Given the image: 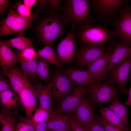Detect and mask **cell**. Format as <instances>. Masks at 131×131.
<instances>
[{"label":"cell","mask_w":131,"mask_h":131,"mask_svg":"<svg viewBox=\"0 0 131 131\" xmlns=\"http://www.w3.org/2000/svg\"><path fill=\"white\" fill-rule=\"evenodd\" d=\"M60 12L48 10L39 18L35 25L34 28L35 33L45 46L62 37L66 32L67 24Z\"/></svg>","instance_id":"cell-1"},{"label":"cell","mask_w":131,"mask_h":131,"mask_svg":"<svg viewBox=\"0 0 131 131\" xmlns=\"http://www.w3.org/2000/svg\"><path fill=\"white\" fill-rule=\"evenodd\" d=\"M90 7L89 0H66L60 11L63 13V18L66 24L78 29L91 23Z\"/></svg>","instance_id":"cell-2"},{"label":"cell","mask_w":131,"mask_h":131,"mask_svg":"<svg viewBox=\"0 0 131 131\" xmlns=\"http://www.w3.org/2000/svg\"><path fill=\"white\" fill-rule=\"evenodd\" d=\"M75 38L80 45L98 46L112 41L115 38L114 31L104 26L87 24L75 31Z\"/></svg>","instance_id":"cell-3"},{"label":"cell","mask_w":131,"mask_h":131,"mask_svg":"<svg viewBox=\"0 0 131 131\" xmlns=\"http://www.w3.org/2000/svg\"><path fill=\"white\" fill-rule=\"evenodd\" d=\"M6 17L0 22V36L16 34L23 35L25 31L29 28L32 23L43 11L35 12L30 17H24L14 10L11 5Z\"/></svg>","instance_id":"cell-4"},{"label":"cell","mask_w":131,"mask_h":131,"mask_svg":"<svg viewBox=\"0 0 131 131\" xmlns=\"http://www.w3.org/2000/svg\"><path fill=\"white\" fill-rule=\"evenodd\" d=\"M121 90L116 84L107 80L88 85L85 94L92 104L96 106L105 103H112L119 98Z\"/></svg>","instance_id":"cell-5"},{"label":"cell","mask_w":131,"mask_h":131,"mask_svg":"<svg viewBox=\"0 0 131 131\" xmlns=\"http://www.w3.org/2000/svg\"><path fill=\"white\" fill-rule=\"evenodd\" d=\"M51 76L53 85L52 102L57 104L80 85L68 77L62 66L58 67Z\"/></svg>","instance_id":"cell-6"},{"label":"cell","mask_w":131,"mask_h":131,"mask_svg":"<svg viewBox=\"0 0 131 131\" xmlns=\"http://www.w3.org/2000/svg\"><path fill=\"white\" fill-rule=\"evenodd\" d=\"M131 6L127 4L119 10V17L112 24L115 38L121 43L131 47Z\"/></svg>","instance_id":"cell-7"},{"label":"cell","mask_w":131,"mask_h":131,"mask_svg":"<svg viewBox=\"0 0 131 131\" xmlns=\"http://www.w3.org/2000/svg\"><path fill=\"white\" fill-rule=\"evenodd\" d=\"M90 7L97 19L100 22L107 21L119 12L121 7L127 4L125 0H89Z\"/></svg>","instance_id":"cell-8"},{"label":"cell","mask_w":131,"mask_h":131,"mask_svg":"<svg viewBox=\"0 0 131 131\" xmlns=\"http://www.w3.org/2000/svg\"><path fill=\"white\" fill-rule=\"evenodd\" d=\"M108 50L106 44L98 46L80 45L77 48L74 62L76 67L86 68L90 64L104 56Z\"/></svg>","instance_id":"cell-9"},{"label":"cell","mask_w":131,"mask_h":131,"mask_svg":"<svg viewBox=\"0 0 131 131\" xmlns=\"http://www.w3.org/2000/svg\"><path fill=\"white\" fill-rule=\"evenodd\" d=\"M75 30L74 27H71L56 48L57 58L62 65L71 63L74 60L77 49L75 39Z\"/></svg>","instance_id":"cell-10"},{"label":"cell","mask_w":131,"mask_h":131,"mask_svg":"<svg viewBox=\"0 0 131 131\" xmlns=\"http://www.w3.org/2000/svg\"><path fill=\"white\" fill-rule=\"evenodd\" d=\"M88 85L78 86L54 108L52 113L73 115L86 92Z\"/></svg>","instance_id":"cell-11"},{"label":"cell","mask_w":131,"mask_h":131,"mask_svg":"<svg viewBox=\"0 0 131 131\" xmlns=\"http://www.w3.org/2000/svg\"><path fill=\"white\" fill-rule=\"evenodd\" d=\"M131 71V55L114 66L109 71L108 81L117 84L124 94L128 95L127 80Z\"/></svg>","instance_id":"cell-12"},{"label":"cell","mask_w":131,"mask_h":131,"mask_svg":"<svg viewBox=\"0 0 131 131\" xmlns=\"http://www.w3.org/2000/svg\"><path fill=\"white\" fill-rule=\"evenodd\" d=\"M34 88L26 79L23 88L18 94L25 110L26 117L31 118L33 113L37 108L39 91V85Z\"/></svg>","instance_id":"cell-13"},{"label":"cell","mask_w":131,"mask_h":131,"mask_svg":"<svg viewBox=\"0 0 131 131\" xmlns=\"http://www.w3.org/2000/svg\"><path fill=\"white\" fill-rule=\"evenodd\" d=\"M96 108L85 94L73 116L82 126L92 121L95 117Z\"/></svg>","instance_id":"cell-14"},{"label":"cell","mask_w":131,"mask_h":131,"mask_svg":"<svg viewBox=\"0 0 131 131\" xmlns=\"http://www.w3.org/2000/svg\"><path fill=\"white\" fill-rule=\"evenodd\" d=\"M108 48L107 52L104 56L90 64L86 68L98 83L102 82V80L106 75L109 59L114 47L110 45Z\"/></svg>","instance_id":"cell-15"},{"label":"cell","mask_w":131,"mask_h":131,"mask_svg":"<svg viewBox=\"0 0 131 131\" xmlns=\"http://www.w3.org/2000/svg\"><path fill=\"white\" fill-rule=\"evenodd\" d=\"M111 43L114 49L109 59L106 75L114 66L131 55V47L114 40Z\"/></svg>","instance_id":"cell-16"},{"label":"cell","mask_w":131,"mask_h":131,"mask_svg":"<svg viewBox=\"0 0 131 131\" xmlns=\"http://www.w3.org/2000/svg\"><path fill=\"white\" fill-rule=\"evenodd\" d=\"M0 104L1 111H11L24 109L18 95L12 90L0 93Z\"/></svg>","instance_id":"cell-17"},{"label":"cell","mask_w":131,"mask_h":131,"mask_svg":"<svg viewBox=\"0 0 131 131\" xmlns=\"http://www.w3.org/2000/svg\"><path fill=\"white\" fill-rule=\"evenodd\" d=\"M18 61L17 56L11 47L0 40V65L1 67V74L5 76L8 69L15 66Z\"/></svg>","instance_id":"cell-18"},{"label":"cell","mask_w":131,"mask_h":131,"mask_svg":"<svg viewBox=\"0 0 131 131\" xmlns=\"http://www.w3.org/2000/svg\"><path fill=\"white\" fill-rule=\"evenodd\" d=\"M65 69L68 77L80 85H87L98 83L87 69L67 66Z\"/></svg>","instance_id":"cell-19"},{"label":"cell","mask_w":131,"mask_h":131,"mask_svg":"<svg viewBox=\"0 0 131 131\" xmlns=\"http://www.w3.org/2000/svg\"><path fill=\"white\" fill-rule=\"evenodd\" d=\"M5 76L8 77L14 91L18 95L24 87L27 79L26 76L15 66L8 69Z\"/></svg>","instance_id":"cell-20"},{"label":"cell","mask_w":131,"mask_h":131,"mask_svg":"<svg viewBox=\"0 0 131 131\" xmlns=\"http://www.w3.org/2000/svg\"><path fill=\"white\" fill-rule=\"evenodd\" d=\"M53 87L51 82L44 85L41 83L38 96L39 107L49 110L51 113L54 109L52 106Z\"/></svg>","instance_id":"cell-21"},{"label":"cell","mask_w":131,"mask_h":131,"mask_svg":"<svg viewBox=\"0 0 131 131\" xmlns=\"http://www.w3.org/2000/svg\"><path fill=\"white\" fill-rule=\"evenodd\" d=\"M71 119V116L68 115L51 113L50 118L47 121L49 130L63 131L70 126Z\"/></svg>","instance_id":"cell-22"},{"label":"cell","mask_w":131,"mask_h":131,"mask_svg":"<svg viewBox=\"0 0 131 131\" xmlns=\"http://www.w3.org/2000/svg\"><path fill=\"white\" fill-rule=\"evenodd\" d=\"M19 111H1L0 113V131H16V119Z\"/></svg>","instance_id":"cell-23"},{"label":"cell","mask_w":131,"mask_h":131,"mask_svg":"<svg viewBox=\"0 0 131 131\" xmlns=\"http://www.w3.org/2000/svg\"><path fill=\"white\" fill-rule=\"evenodd\" d=\"M38 57L36 59L18 63L20 69L27 79L33 81L37 84L39 82L36 73Z\"/></svg>","instance_id":"cell-24"},{"label":"cell","mask_w":131,"mask_h":131,"mask_svg":"<svg viewBox=\"0 0 131 131\" xmlns=\"http://www.w3.org/2000/svg\"><path fill=\"white\" fill-rule=\"evenodd\" d=\"M100 108L98 112L101 117L110 124L125 131H131L128 127L125 126L121 121L111 110L108 107L101 105H99Z\"/></svg>","instance_id":"cell-25"},{"label":"cell","mask_w":131,"mask_h":131,"mask_svg":"<svg viewBox=\"0 0 131 131\" xmlns=\"http://www.w3.org/2000/svg\"><path fill=\"white\" fill-rule=\"evenodd\" d=\"M127 106L121 103L118 98L111 103L108 107L114 113L125 126L128 127L129 122Z\"/></svg>","instance_id":"cell-26"},{"label":"cell","mask_w":131,"mask_h":131,"mask_svg":"<svg viewBox=\"0 0 131 131\" xmlns=\"http://www.w3.org/2000/svg\"><path fill=\"white\" fill-rule=\"evenodd\" d=\"M0 40L10 47H13L19 50L22 51L28 47H34L31 40L23 35L9 39Z\"/></svg>","instance_id":"cell-27"},{"label":"cell","mask_w":131,"mask_h":131,"mask_svg":"<svg viewBox=\"0 0 131 131\" xmlns=\"http://www.w3.org/2000/svg\"><path fill=\"white\" fill-rule=\"evenodd\" d=\"M36 73L38 78L42 80L47 85L51 82V76L49 68L50 64L45 59L38 57Z\"/></svg>","instance_id":"cell-28"},{"label":"cell","mask_w":131,"mask_h":131,"mask_svg":"<svg viewBox=\"0 0 131 131\" xmlns=\"http://www.w3.org/2000/svg\"><path fill=\"white\" fill-rule=\"evenodd\" d=\"M37 57L42 58L48 62L50 64L57 67H62V64L59 61L52 44L45 46L37 52Z\"/></svg>","instance_id":"cell-29"},{"label":"cell","mask_w":131,"mask_h":131,"mask_svg":"<svg viewBox=\"0 0 131 131\" xmlns=\"http://www.w3.org/2000/svg\"><path fill=\"white\" fill-rule=\"evenodd\" d=\"M14 52L18 58V62L35 59L38 57L37 52L34 47H28L21 51L16 50Z\"/></svg>","instance_id":"cell-30"},{"label":"cell","mask_w":131,"mask_h":131,"mask_svg":"<svg viewBox=\"0 0 131 131\" xmlns=\"http://www.w3.org/2000/svg\"><path fill=\"white\" fill-rule=\"evenodd\" d=\"M51 113L48 110L39 107L35 110L31 120L35 123L47 122L49 119Z\"/></svg>","instance_id":"cell-31"},{"label":"cell","mask_w":131,"mask_h":131,"mask_svg":"<svg viewBox=\"0 0 131 131\" xmlns=\"http://www.w3.org/2000/svg\"><path fill=\"white\" fill-rule=\"evenodd\" d=\"M21 3L20 1L11 6L12 8H16L15 11L20 16L26 18L30 17L32 15L31 8Z\"/></svg>","instance_id":"cell-32"},{"label":"cell","mask_w":131,"mask_h":131,"mask_svg":"<svg viewBox=\"0 0 131 131\" xmlns=\"http://www.w3.org/2000/svg\"><path fill=\"white\" fill-rule=\"evenodd\" d=\"M83 127L85 131H105L96 115L92 121Z\"/></svg>","instance_id":"cell-33"},{"label":"cell","mask_w":131,"mask_h":131,"mask_svg":"<svg viewBox=\"0 0 131 131\" xmlns=\"http://www.w3.org/2000/svg\"><path fill=\"white\" fill-rule=\"evenodd\" d=\"M97 116L105 131H125L109 123L100 115Z\"/></svg>","instance_id":"cell-34"},{"label":"cell","mask_w":131,"mask_h":131,"mask_svg":"<svg viewBox=\"0 0 131 131\" xmlns=\"http://www.w3.org/2000/svg\"><path fill=\"white\" fill-rule=\"evenodd\" d=\"M24 121L29 123L34 127V131H49L47 122L35 123L32 121L30 119L24 118Z\"/></svg>","instance_id":"cell-35"},{"label":"cell","mask_w":131,"mask_h":131,"mask_svg":"<svg viewBox=\"0 0 131 131\" xmlns=\"http://www.w3.org/2000/svg\"><path fill=\"white\" fill-rule=\"evenodd\" d=\"M9 90H13L9 79L6 78L3 74L0 75V93Z\"/></svg>","instance_id":"cell-36"},{"label":"cell","mask_w":131,"mask_h":131,"mask_svg":"<svg viewBox=\"0 0 131 131\" xmlns=\"http://www.w3.org/2000/svg\"><path fill=\"white\" fill-rule=\"evenodd\" d=\"M33 125L28 122L22 121L16 124V131H34Z\"/></svg>","instance_id":"cell-37"},{"label":"cell","mask_w":131,"mask_h":131,"mask_svg":"<svg viewBox=\"0 0 131 131\" xmlns=\"http://www.w3.org/2000/svg\"><path fill=\"white\" fill-rule=\"evenodd\" d=\"M64 0H47L49 5L48 10L50 11H60L61 7V2Z\"/></svg>","instance_id":"cell-38"},{"label":"cell","mask_w":131,"mask_h":131,"mask_svg":"<svg viewBox=\"0 0 131 131\" xmlns=\"http://www.w3.org/2000/svg\"><path fill=\"white\" fill-rule=\"evenodd\" d=\"M71 116L70 127L72 131H85L83 127L79 123L74 117Z\"/></svg>","instance_id":"cell-39"},{"label":"cell","mask_w":131,"mask_h":131,"mask_svg":"<svg viewBox=\"0 0 131 131\" xmlns=\"http://www.w3.org/2000/svg\"><path fill=\"white\" fill-rule=\"evenodd\" d=\"M37 6L35 12H38L42 11H46L45 9H49V5L47 0H37Z\"/></svg>","instance_id":"cell-40"},{"label":"cell","mask_w":131,"mask_h":131,"mask_svg":"<svg viewBox=\"0 0 131 131\" xmlns=\"http://www.w3.org/2000/svg\"><path fill=\"white\" fill-rule=\"evenodd\" d=\"M10 0H0V15L1 17L3 16L6 8L9 7Z\"/></svg>","instance_id":"cell-41"},{"label":"cell","mask_w":131,"mask_h":131,"mask_svg":"<svg viewBox=\"0 0 131 131\" xmlns=\"http://www.w3.org/2000/svg\"><path fill=\"white\" fill-rule=\"evenodd\" d=\"M24 4L27 7L31 8L37 3L36 0H24Z\"/></svg>","instance_id":"cell-42"},{"label":"cell","mask_w":131,"mask_h":131,"mask_svg":"<svg viewBox=\"0 0 131 131\" xmlns=\"http://www.w3.org/2000/svg\"><path fill=\"white\" fill-rule=\"evenodd\" d=\"M130 79L131 81V84L129 90V96L126 101L124 104L127 106H131V71L130 73Z\"/></svg>","instance_id":"cell-43"},{"label":"cell","mask_w":131,"mask_h":131,"mask_svg":"<svg viewBox=\"0 0 131 131\" xmlns=\"http://www.w3.org/2000/svg\"><path fill=\"white\" fill-rule=\"evenodd\" d=\"M63 131H72L70 126Z\"/></svg>","instance_id":"cell-44"},{"label":"cell","mask_w":131,"mask_h":131,"mask_svg":"<svg viewBox=\"0 0 131 131\" xmlns=\"http://www.w3.org/2000/svg\"></svg>","instance_id":"cell-45"}]
</instances>
